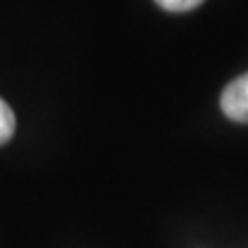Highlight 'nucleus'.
I'll return each mask as SVG.
<instances>
[{
	"instance_id": "f03ea898",
	"label": "nucleus",
	"mask_w": 248,
	"mask_h": 248,
	"mask_svg": "<svg viewBox=\"0 0 248 248\" xmlns=\"http://www.w3.org/2000/svg\"><path fill=\"white\" fill-rule=\"evenodd\" d=\"M15 126H17V118H15L13 108L0 97V145L9 143L13 139Z\"/></svg>"
},
{
	"instance_id": "7ed1b4c3",
	"label": "nucleus",
	"mask_w": 248,
	"mask_h": 248,
	"mask_svg": "<svg viewBox=\"0 0 248 248\" xmlns=\"http://www.w3.org/2000/svg\"><path fill=\"white\" fill-rule=\"evenodd\" d=\"M203 2L205 0H155V4L168 13H186V11L197 9Z\"/></svg>"
},
{
	"instance_id": "f257e3e1",
	"label": "nucleus",
	"mask_w": 248,
	"mask_h": 248,
	"mask_svg": "<svg viewBox=\"0 0 248 248\" xmlns=\"http://www.w3.org/2000/svg\"><path fill=\"white\" fill-rule=\"evenodd\" d=\"M221 112L230 120L248 124V73L236 77L221 91Z\"/></svg>"
}]
</instances>
